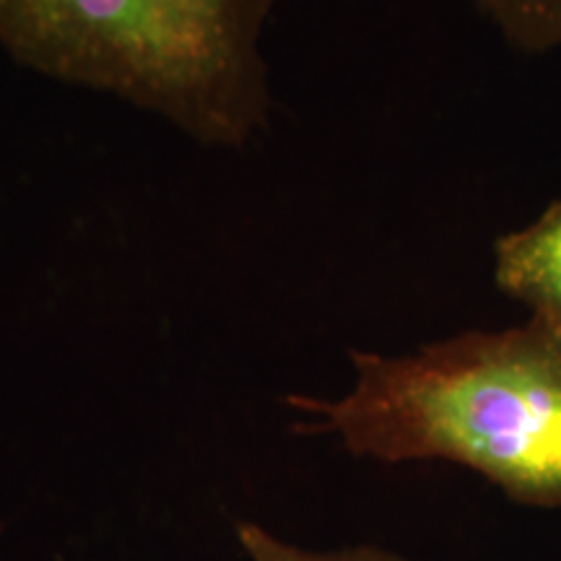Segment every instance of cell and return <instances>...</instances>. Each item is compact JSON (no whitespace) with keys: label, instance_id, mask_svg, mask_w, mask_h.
<instances>
[{"label":"cell","instance_id":"obj_1","mask_svg":"<svg viewBox=\"0 0 561 561\" xmlns=\"http://www.w3.org/2000/svg\"><path fill=\"white\" fill-rule=\"evenodd\" d=\"M339 401L291 396L305 432L335 434L382 462L447 460L525 507L561 510V325L533 318L462 333L416 354L351 351Z\"/></svg>","mask_w":561,"mask_h":561},{"label":"cell","instance_id":"obj_2","mask_svg":"<svg viewBox=\"0 0 561 561\" xmlns=\"http://www.w3.org/2000/svg\"><path fill=\"white\" fill-rule=\"evenodd\" d=\"M280 0H0L24 68L130 102L216 149L271 121L263 32Z\"/></svg>","mask_w":561,"mask_h":561},{"label":"cell","instance_id":"obj_3","mask_svg":"<svg viewBox=\"0 0 561 561\" xmlns=\"http://www.w3.org/2000/svg\"><path fill=\"white\" fill-rule=\"evenodd\" d=\"M496 286L523 301L533 318L561 325V203L530 227L496 242Z\"/></svg>","mask_w":561,"mask_h":561},{"label":"cell","instance_id":"obj_4","mask_svg":"<svg viewBox=\"0 0 561 561\" xmlns=\"http://www.w3.org/2000/svg\"><path fill=\"white\" fill-rule=\"evenodd\" d=\"M523 53H551L561 47V0H471Z\"/></svg>","mask_w":561,"mask_h":561},{"label":"cell","instance_id":"obj_5","mask_svg":"<svg viewBox=\"0 0 561 561\" xmlns=\"http://www.w3.org/2000/svg\"><path fill=\"white\" fill-rule=\"evenodd\" d=\"M240 543L248 551L252 561H403L396 553L375 549V546H359V549H346V551H305L297 546L278 541L268 530L257 528L252 523L240 525Z\"/></svg>","mask_w":561,"mask_h":561}]
</instances>
